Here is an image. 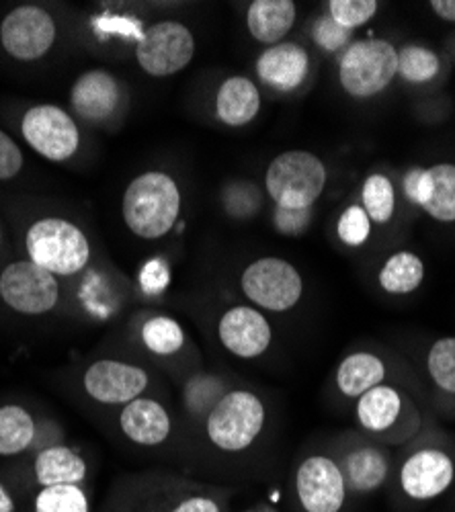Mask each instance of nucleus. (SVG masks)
I'll use <instances>...</instances> for the list:
<instances>
[{
	"mask_svg": "<svg viewBox=\"0 0 455 512\" xmlns=\"http://www.w3.org/2000/svg\"><path fill=\"white\" fill-rule=\"evenodd\" d=\"M265 187L277 207L312 209L326 187V166L306 150L283 152L269 164Z\"/></svg>",
	"mask_w": 455,
	"mask_h": 512,
	"instance_id": "6",
	"label": "nucleus"
},
{
	"mask_svg": "<svg viewBox=\"0 0 455 512\" xmlns=\"http://www.w3.org/2000/svg\"><path fill=\"white\" fill-rule=\"evenodd\" d=\"M310 220H312V209L275 207L273 226L283 236H300L310 226Z\"/></svg>",
	"mask_w": 455,
	"mask_h": 512,
	"instance_id": "38",
	"label": "nucleus"
},
{
	"mask_svg": "<svg viewBox=\"0 0 455 512\" xmlns=\"http://www.w3.org/2000/svg\"><path fill=\"white\" fill-rule=\"evenodd\" d=\"M222 203L228 216L236 220H253L263 207V195L255 183L236 181L224 187Z\"/></svg>",
	"mask_w": 455,
	"mask_h": 512,
	"instance_id": "34",
	"label": "nucleus"
},
{
	"mask_svg": "<svg viewBox=\"0 0 455 512\" xmlns=\"http://www.w3.org/2000/svg\"><path fill=\"white\" fill-rule=\"evenodd\" d=\"M312 37L316 44L326 50V52H339L343 46H347V41L351 37L349 29H343L337 25L328 15L320 17L312 29Z\"/></svg>",
	"mask_w": 455,
	"mask_h": 512,
	"instance_id": "37",
	"label": "nucleus"
},
{
	"mask_svg": "<svg viewBox=\"0 0 455 512\" xmlns=\"http://www.w3.org/2000/svg\"><path fill=\"white\" fill-rule=\"evenodd\" d=\"M37 422L33 414L19 406H0V455L15 457L29 451L35 443Z\"/></svg>",
	"mask_w": 455,
	"mask_h": 512,
	"instance_id": "26",
	"label": "nucleus"
},
{
	"mask_svg": "<svg viewBox=\"0 0 455 512\" xmlns=\"http://www.w3.org/2000/svg\"><path fill=\"white\" fill-rule=\"evenodd\" d=\"M101 31H109V33H121V35H130L134 39H142L144 31L140 29L138 21L126 19V17H109V19H99L95 23Z\"/></svg>",
	"mask_w": 455,
	"mask_h": 512,
	"instance_id": "41",
	"label": "nucleus"
},
{
	"mask_svg": "<svg viewBox=\"0 0 455 512\" xmlns=\"http://www.w3.org/2000/svg\"><path fill=\"white\" fill-rule=\"evenodd\" d=\"M455 478V463L435 447H423L404 457L398 467V488L406 500L429 502L449 490Z\"/></svg>",
	"mask_w": 455,
	"mask_h": 512,
	"instance_id": "15",
	"label": "nucleus"
},
{
	"mask_svg": "<svg viewBox=\"0 0 455 512\" xmlns=\"http://www.w3.org/2000/svg\"><path fill=\"white\" fill-rule=\"evenodd\" d=\"M228 494L181 478H132L105 498L103 512H226Z\"/></svg>",
	"mask_w": 455,
	"mask_h": 512,
	"instance_id": "1",
	"label": "nucleus"
},
{
	"mask_svg": "<svg viewBox=\"0 0 455 512\" xmlns=\"http://www.w3.org/2000/svg\"><path fill=\"white\" fill-rule=\"evenodd\" d=\"M195 56V37L179 21H160L148 27L136 46V60L140 68L164 78L181 72Z\"/></svg>",
	"mask_w": 455,
	"mask_h": 512,
	"instance_id": "11",
	"label": "nucleus"
},
{
	"mask_svg": "<svg viewBox=\"0 0 455 512\" xmlns=\"http://www.w3.org/2000/svg\"><path fill=\"white\" fill-rule=\"evenodd\" d=\"M388 367L376 353L357 351L347 355L337 367V390L351 400H359L369 390H374L386 381Z\"/></svg>",
	"mask_w": 455,
	"mask_h": 512,
	"instance_id": "23",
	"label": "nucleus"
},
{
	"mask_svg": "<svg viewBox=\"0 0 455 512\" xmlns=\"http://www.w3.org/2000/svg\"><path fill=\"white\" fill-rule=\"evenodd\" d=\"M0 242H3V230H0Z\"/></svg>",
	"mask_w": 455,
	"mask_h": 512,
	"instance_id": "44",
	"label": "nucleus"
},
{
	"mask_svg": "<svg viewBox=\"0 0 455 512\" xmlns=\"http://www.w3.org/2000/svg\"><path fill=\"white\" fill-rule=\"evenodd\" d=\"M310 72V56L308 52L292 44V41H281L271 46L257 60L259 78L277 91H296L302 87Z\"/></svg>",
	"mask_w": 455,
	"mask_h": 512,
	"instance_id": "20",
	"label": "nucleus"
},
{
	"mask_svg": "<svg viewBox=\"0 0 455 512\" xmlns=\"http://www.w3.org/2000/svg\"><path fill=\"white\" fill-rule=\"evenodd\" d=\"M240 287L255 308L273 314L296 308L304 295V281L298 269L277 256H265L248 265L240 277Z\"/></svg>",
	"mask_w": 455,
	"mask_h": 512,
	"instance_id": "8",
	"label": "nucleus"
},
{
	"mask_svg": "<svg viewBox=\"0 0 455 512\" xmlns=\"http://www.w3.org/2000/svg\"><path fill=\"white\" fill-rule=\"evenodd\" d=\"M361 203L371 222L388 224L396 211V191L392 181L380 173L369 175L363 183Z\"/></svg>",
	"mask_w": 455,
	"mask_h": 512,
	"instance_id": "31",
	"label": "nucleus"
},
{
	"mask_svg": "<svg viewBox=\"0 0 455 512\" xmlns=\"http://www.w3.org/2000/svg\"><path fill=\"white\" fill-rule=\"evenodd\" d=\"M0 512H17L15 498L11 496V492L3 482H0Z\"/></svg>",
	"mask_w": 455,
	"mask_h": 512,
	"instance_id": "43",
	"label": "nucleus"
},
{
	"mask_svg": "<svg viewBox=\"0 0 455 512\" xmlns=\"http://www.w3.org/2000/svg\"><path fill=\"white\" fill-rule=\"evenodd\" d=\"M349 496H369L382 490L392 476V459L378 443H355L337 459Z\"/></svg>",
	"mask_w": 455,
	"mask_h": 512,
	"instance_id": "18",
	"label": "nucleus"
},
{
	"mask_svg": "<svg viewBox=\"0 0 455 512\" xmlns=\"http://www.w3.org/2000/svg\"><path fill=\"white\" fill-rule=\"evenodd\" d=\"M119 429L138 447H160L173 435V418L162 402L140 396L121 406Z\"/></svg>",
	"mask_w": 455,
	"mask_h": 512,
	"instance_id": "19",
	"label": "nucleus"
},
{
	"mask_svg": "<svg viewBox=\"0 0 455 512\" xmlns=\"http://www.w3.org/2000/svg\"><path fill=\"white\" fill-rule=\"evenodd\" d=\"M123 222L140 238L167 236L181 216V191L175 179L160 170L136 177L121 201Z\"/></svg>",
	"mask_w": 455,
	"mask_h": 512,
	"instance_id": "2",
	"label": "nucleus"
},
{
	"mask_svg": "<svg viewBox=\"0 0 455 512\" xmlns=\"http://www.w3.org/2000/svg\"><path fill=\"white\" fill-rule=\"evenodd\" d=\"M441 70L439 56L423 46H406L398 52V74L412 84H425Z\"/></svg>",
	"mask_w": 455,
	"mask_h": 512,
	"instance_id": "32",
	"label": "nucleus"
},
{
	"mask_svg": "<svg viewBox=\"0 0 455 512\" xmlns=\"http://www.w3.org/2000/svg\"><path fill=\"white\" fill-rule=\"evenodd\" d=\"M33 512H91V498L80 484L46 486L35 492Z\"/></svg>",
	"mask_w": 455,
	"mask_h": 512,
	"instance_id": "30",
	"label": "nucleus"
},
{
	"mask_svg": "<svg viewBox=\"0 0 455 512\" xmlns=\"http://www.w3.org/2000/svg\"><path fill=\"white\" fill-rule=\"evenodd\" d=\"M23 168V152L17 142L0 130V181L15 179Z\"/></svg>",
	"mask_w": 455,
	"mask_h": 512,
	"instance_id": "40",
	"label": "nucleus"
},
{
	"mask_svg": "<svg viewBox=\"0 0 455 512\" xmlns=\"http://www.w3.org/2000/svg\"><path fill=\"white\" fill-rule=\"evenodd\" d=\"M261 111V93L246 76H232L222 82L216 95V115L230 127L251 123Z\"/></svg>",
	"mask_w": 455,
	"mask_h": 512,
	"instance_id": "25",
	"label": "nucleus"
},
{
	"mask_svg": "<svg viewBox=\"0 0 455 512\" xmlns=\"http://www.w3.org/2000/svg\"><path fill=\"white\" fill-rule=\"evenodd\" d=\"M119 97V84L107 70H89L74 82L70 103L80 119L99 123L113 115Z\"/></svg>",
	"mask_w": 455,
	"mask_h": 512,
	"instance_id": "21",
	"label": "nucleus"
},
{
	"mask_svg": "<svg viewBox=\"0 0 455 512\" xmlns=\"http://www.w3.org/2000/svg\"><path fill=\"white\" fill-rule=\"evenodd\" d=\"M21 134L39 156L52 162H64L72 158L80 144L76 121L56 105L31 107L23 115Z\"/></svg>",
	"mask_w": 455,
	"mask_h": 512,
	"instance_id": "12",
	"label": "nucleus"
},
{
	"mask_svg": "<svg viewBox=\"0 0 455 512\" xmlns=\"http://www.w3.org/2000/svg\"><path fill=\"white\" fill-rule=\"evenodd\" d=\"M56 41V23L52 15L33 5L13 9L0 25V44L5 52L21 62L44 58Z\"/></svg>",
	"mask_w": 455,
	"mask_h": 512,
	"instance_id": "14",
	"label": "nucleus"
},
{
	"mask_svg": "<svg viewBox=\"0 0 455 512\" xmlns=\"http://www.w3.org/2000/svg\"><path fill=\"white\" fill-rule=\"evenodd\" d=\"M60 293L58 277L31 261H15L0 275V300L23 316L50 314Z\"/></svg>",
	"mask_w": 455,
	"mask_h": 512,
	"instance_id": "10",
	"label": "nucleus"
},
{
	"mask_svg": "<svg viewBox=\"0 0 455 512\" xmlns=\"http://www.w3.org/2000/svg\"><path fill=\"white\" fill-rule=\"evenodd\" d=\"M404 195L437 222H455V164L412 168L404 177Z\"/></svg>",
	"mask_w": 455,
	"mask_h": 512,
	"instance_id": "17",
	"label": "nucleus"
},
{
	"mask_svg": "<svg viewBox=\"0 0 455 512\" xmlns=\"http://www.w3.org/2000/svg\"><path fill=\"white\" fill-rule=\"evenodd\" d=\"M380 5L376 0H330L328 17L343 29L353 31L365 25L371 17H376Z\"/></svg>",
	"mask_w": 455,
	"mask_h": 512,
	"instance_id": "35",
	"label": "nucleus"
},
{
	"mask_svg": "<svg viewBox=\"0 0 455 512\" xmlns=\"http://www.w3.org/2000/svg\"><path fill=\"white\" fill-rule=\"evenodd\" d=\"M29 261L56 277H72L91 261V244L76 224L64 218H41L25 234Z\"/></svg>",
	"mask_w": 455,
	"mask_h": 512,
	"instance_id": "3",
	"label": "nucleus"
},
{
	"mask_svg": "<svg viewBox=\"0 0 455 512\" xmlns=\"http://www.w3.org/2000/svg\"><path fill=\"white\" fill-rule=\"evenodd\" d=\"M425 279V263L421 256L408 250L392 254L380 269V287L390 295H408L417 291Z\"/></svg>",
	"mask_w": 455,
	"mask_h": 512,
	"instance_id": "27",
	"label": "nucleus"
},
{
	"mask_svg": "<svg viewBox=\"0 0 455 512\" xmlns=\"http://www.w3.org/2000/svg\"><path fill=\"white\" fill-rule=\"evenodd\" d=\"M298 9L292 0H255L248 7L246 25L251 35L265 46H277L292 31Z\"/></svg>",
	"mask_w": 455,
	"mask_h": 512,
	"instance_id": "24",
	"label": "nucleus"
},
{
	"mask_svg": "<svg viewBox=\"0 0 455 512\" xmlns=\"http://www.w3.org/2000/svg\"><path fill=\"white\" fill-rule=\"evenodd\" d=\"M218 340L230 355L251 361L269 351L273 328L259 308L232 306L220 316Z\"/></svg>",
	"mask_w": 455,
	"mask_h": 512,
	"instance_id": "16",
	"label": "nucleus"
},
{
	"mask_svg": "<svg viewBox=\"0 0 455 512\" xmlns=\"http://www.w3.org/2000/svg\"><path fill=\"white\" fill-rule=\"evenodd\" d=\"M150 375L144 367L119 359H99L82 373V390L103 406H126L144 396Z\"/></svg>",
	"mask_w": 455,
	"mask_h": 512,
	"instance_id": "13",
	"label": "nucleus"
},
{
	"mask_svg": "<svg viewBox=\"0 0 455 512\" xmlns=\"http://www.w3.org/2000/svg\"><path fill=\"white\" fill-rule=\"evenodd\" d=\"M427 371L441 392L455 396V336L439 338L429 349Z\"/></svg>",
	"mask_w": 455,
	"mask_h": 512,
	"instance_id": "33",
	"label": "nucleus"
},
{
	"mask_svg": "<svg viewBox=\"0 0 455 512\" xmlns=\"http://www.w3.org/2000/svg\"><path fill=\"white\" fill-rule=\"evenodd\" d=\"M355 420L361 429L384 445H402L421 429V414L404 392L388 383L369 390L355 404Z\"/></svg>",
	"mask_w": 455,
	"mask_h": 512,
	"instance_id": "5",
	"label": "nucleus"
},
{
	"mask_svg": "<svg viewBox=\"0 0 455 512\" xmlns=\"http://www.w3.org/2000/svg\"><path fill=\"white\" fill-rule=\"evenodd\" d=\"M431 9L443 21L455 23V0H431Z\"/></svg>",
	"mask_w": 455,
	"mask_h": 512,
	"instance_id": "42",
	"label": "nucleus"
},
{
	"mask_svg": "<svg viewBox=\"0 0 455 512\" xmlns=\"http://www.w3.org/2000/svg\"><path fill=\"white\" fill-rule=\"evenodd\" d=\"M144 349L154 357H175L185 347V330L171 316H150L140 328Z\"/></svg>",
	"mask_w": 455,
	"mask_h": 512,
	"instance_id": "28",
	"label": "nucleus"
},
{
	"mask_svg": "<svg viewBox=\"0 0 455 512\" xmlns=\"http://www.w3.org/2000/svg\"><path fill=\"white\" fill-rule=\"evenodd\" d=\"M339 238L353 248L363 246L371 234V220L361 205H349L337 224Z\"/></svg>",
	"mask_w": 455,
	"mask_h": 512,
	"instance_id": "36",
	"label": "nucleus"
},
{
	"mask_svg": "<svg viewBox=\"0 0 455 512\" xmlns=\"http://www.w3.org/2000/svg\"><path fill=\"white\" fill-rule=\"evenodd\" d=\"M294 500L300 512H343L349 488L337 457H304L294 472Z\"/></svg>",
	"mask_w": 455,
	"mask_h": 512,
	"instance_id": "9",
	"label": "nucleus"
},
{
	"mask_svg": "<svg viewBox=\"0 0 455 512\" xmlns=\"http://www.w3.org/2000/svg\"><path fill=\"white\" fill-rule=\"evenodd\" d=\"M224 379L212 373H195L187 379L183 388V404L191 418L205 420L218 402L228 394Z\"/></svg>",
	"mask_w": 455,
	"mask_h": 512,
	"instance_id": "29",
	"label": "nucleus"
},
{
	"mask_svg": "<svg viewBox=\"0 0 455 512\" xmlns=\"http://www.w3.org/2000/svg\"><path fill=\"white\" fill-rule=\"evenodd\" d=\"M171 283V269L167 265V261L162 259H152L148 261L142 271H140V287L146 295H160L167 291Z\"/></svg>",
	"mask_w": 455,
	"mask_h": 512,
	"instance_id": "39",
	"label": "nucleus"
},
{
	"mask_svg": "<svg viewBox=\"0 0 455 512\" xmlns=\"http://www.w3.org/2000/svg\"><path fill=\"white\" fill-rule=\"evenodd\" d=\"M33 482L39 488L60 484H85L89 465L80 453L66 445H54L37 451L33 459Z\"/></svg>",
	"mask_w": 455,
	"mask_h": 512,
	"instance_id": "22",
	"label": "nucleus"
},
{
	"mask_svg": "<svg viewBox=\"0 0 455 512\" xmlns=\"http://www.w3.org/2000/svg\"><path fill=\"white\" fill-rule=\"evenodd\" d=\"M263 400L248 390H230L203 420L205 437L222 453L251 449L265 429Z\"/></svg>",
	"mask_w": 455,
	"mask_h": 512,
	"instance_id": "4",
	"label": "nucleus"
},
{
	"mask_svg": "<svg viewBox=\"0 0 455 512\" xmlns=\"http://www.w3.org/2000/svg\"><path fill=\"white\" fill-rule=\"evenodd\" d=\"M398 74V52L386 39H361L339 62V80L347 95L369 99L384 93Z\"/></svg>",
	"mask_w": 455,
	"mask_h": 512,
	"instance_id": "7",
	"label": "nucleus"
}]
</instances>
